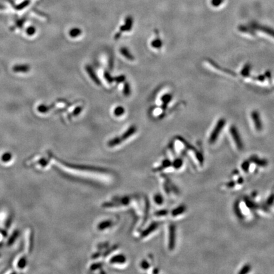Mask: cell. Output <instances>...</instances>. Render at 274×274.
Instances as JSON below:
<instances>
[{"mask_svg": "<svg viewBox=\"0 0 274 274\" xmlns=\"http://www.w3.org/2000/svg\"><path fill=\"white\" fill-rule=\"evenodd\" d=\"M53 163L67 175L82 180L98 182L104 185L110 184L114 180V173L107 169L92 165L69 163L56 158H54Z\"/></svg>", "mask_w": 274, "mask_h": 274, "instance_id": "1", "label": "cell"}, {"mask_svg": "<svg viewBox=\"0 0 274 274\" xmlns=\"http://www.w3.org/2000/svg\"><path fill=\"white\" fill-rule=\"evenodd\" d=\"M119 223L117 216H109L100 220L95 225L96 231L101 234H107L115 230Z\"/></svg>", "mask_w": 274, "mask_h": 274, "instance_id": "2", "label": "cell"}, {"mask_svg": "<svg viewBox=\"0 0 274 274\" xmlns=\"http://www.w3.org/2000/svg\"><path fill=\"white\" fill-rule=\"evenodd\" d=\"M106 262L108 266L112 269L123 270L128 266L129 260L124 253L118 251L111 255L107 259Z\"/></svg>", "mask_w": 274, "mask_h": 274, "instance_id": "3", "label": "cell"}, {"mask_svg": "<svg viewBox=\"0 0 274 274\" xmlns=\"http://www.w3.org/2000/svg\"><path fill=\"white\" fill-rule=\"evenodd\" d=\"M136 132L137 128L134 126H132V127H130L128 129V130L122 134L121 136L116 137L111 139L107 143L108 147L111 148V149H114V148L119 147L124 142L128 140L130 137H132L136 133Z\"/></svg>", "mask_w": 274, "mask_h": 274, "instance_id": "4", "label": "cell"}, {"mask_svg": "<svg viewBox=\"0 0 274 274\" xmlns=\"http://www.w3.org/2000/svg\"><path fill=\"white\" fill-rule=\"evenodd\" d=\"M159 227V222H157V221L152 222L149 225L147 226L145 225L137 234V237L140 241H147V239H149V238L153 236V234L158 230Z\"/></svg>", "mask_w": 274, "mask_h": 274, "instance_id": "5", "label": "cell"}, {"mask_svg": "<svg viewBox=\"0 0 274 274\" xmlns=\"http://www.w3.org/2000/svg\"><path fill=\"white\" fill-rule=\"evenodd\" d=\"M152 262H153V258L152 256L150 255L147 256L146 257L142 259L140 262H139V268L143 272L149 273L150 270H152L151 273H153L154 268L152 267V264H153Z\"/></svg>", "mask_w": 274, "mask_h": 274, "instance_id": "6", "label": "cell"}, {"mask_svg": "<svg viewBox=\"0 0 274 274\" xmlns=\"http://www.w3.org/2000/svg\"><path fill=\"white\" fill-rule=\"evenodd\" d=\"M225 123L226 121L224 119H221L218 121V123H216L214 129L213 130L210 135V140H209L210 143H214L216 141L221 132V130H222L224 126L225 125Z\"/></svg>", "mask_w": 274, "mask_h": 274, "instance_id": "7", "label": "cell"}, {"mask_svg": "<svg viewBox=\"0 0 274 274\" xmlns=\"http://www.w3.org/2000/svg\"><path fill=\"white\" fill-rule=\"evenodd\" d=\"M176 227L175 225L171 224L168 228V246L170 251L174 250L176 246Z\"/></svg>", "mask_w": 274, "mask_h": 274, "instance_id": "8", "label": "cell"}, {"mask_svg": "<svg viewBox=\"0 0 274 274\" xmlns=\"http://www.w3.org/2000/svg\"><path fill=\"white\" fill-rule=\"evenodd\" d=\"M230 134H231V136L233 138V140L237 147V149L239 150H242L243 149L244 145H243L242 139L241 138L240 134H239L237 129L236 128V127L232 126V127L230 129Z\"/></svg>", "mask_w": 274, "mask_h": 274, "instance_id": "9", "label": "cell"}, {"mask_svg": "<svg viewBox=\"0 0 274 274\" xmlns=\"http://www.w3.org/2000/svg\"><path fill=\"white\" fill-rule=\"evenodd\" d=\"M103 270V264L102 261H93L88 267V270L90 273H105Z\"/></svg>", "mask_w": 274, "mask_h": 274, "instance_id": "10", "label": "cell"}, {"mask_svg": "<svg viewBox=\"0 0 274 274\" xmlns=\"http://www.w3.org/2000/svg\"><path fill=\"white\" fill-rule=\"evenodd\" d=\"M251 118L252 119H253L256 129L258 130V131H261V130L262 129L263 126H262V120H261V118H260V113L256 111H253L251 113Z\"/></svg>", "mask_w": 274, "mask_h": 274, "instance_id": "11", "label": "cell"}, {"mask_svg": "<svg viewBox=\"0 0 274 274\" xmlns=\"http://www.w3.org/2000/svg\"><path fill=\"white\" fill-rule=\"evenodd\" d=\"M251 26L254 29L256 30H260V31H262L265 34H268V35H270V36L274 38V29H273L270 27H267V26H262L261 25L256 24L255 23L252 24Z\"/></svg>", "mask_w": 274, "mask_h": 274, "instance_id": "12", "label": "cell"}, {"mask_svg": "<svg viewBox=\"0 0 274 274\" xmlns=\"http://www.w3.org/2000/svg\"><path fill=\"white\" fill-rule=\"evenodd\" d=\"M170 166H172V162L171 161V160L168 159H164L161 162V163L160 164L159 166H157L155 168H154L153 170L155 172L161 171L162 170H164V169H166Z\"/></svg>", "mask_w": 274, "mask_h": 274, "instance_id": "13", "label": "cell"}, {"mask_svg": "<svg viewBox=\"0 0 274 274\" xmlns=\"http://www.w3.org/2000/svg\"><path fill=\"white\" fill-rule=\"evenodd\" d=\"M30 67L28 64H19L15 65L13 67V71L15 72H21L25 73L30 71Z\"/></svg>", "mask_w": 274, "mask_h": 274, "instance_id": "14", "label": "cell"}, {"mask_svg": "<svg viewBox=\"0 0 274 274\" xmlns=\"http://www.w3.org/2000/svg\"><path fill=\"white\" fill-rule=\"evenodd\" d=\"M133 25V19L131 17H127L125 19V24L121 27V31H129Z\"/></svg>", "mask_w": 274, "mask_h": 274, "instance_id": "15", "label": "cell"}, {"mask_svg": "<svg viewBox=\"0 0 274 274\" xmlns=\"http://www.w3.org/2000/svg\"><path fill=\"white\" fill-rule=\"evenodd\" d=\"M186 206L185 205H180L175 207L171 211V215L173 217H176L183 214L186 211Z\"/></svg>", "mask_w": 274, "mask_h": 274, "instance_id": "16", "label": "cell"}, {"mask_svg": "<svg viewBox=\"0 0 274 274\" xmlns=\"http://www.w3.org/2000/svg\"><path fill=\"white\" fill-rule=\"evenodd\" d=\"M250 161L254 163L255 164L258 165L259 166H266L268 164V162L267 160L263 159H260L258 158L256 156H252V157L250 158Z\"/></svg>", "mask_w": 274, "mask_h": 274, "instance_id": "17", "label": "cell"}, {"mask_svg": "<svg viewBox=\"0 0 274 274\" xmlns=\"http://www.w3.org/2000/svg\"><path fill=\"white\" fill-rule=\"evenodd\" d=\"M153 202L157 206H162L164 204V197L162 194L156 193L153 196Z\"/></svg>", "mask_w": 274, "mask_h": 274, "instance_id": "18", "label": "cell"}, {"mask_svg": "<svg viewBox=\"0 0 274 274\" xmlns=\"http://www.w3.org/2000/svg\"><path fill=\"white\" fill-rule=\"evenodd\" d=\"M86 69L87 72H88L89 76H90V77L91 78V79H92V80H93L96 84L100 85V81H99V80L98 79V77H97V76L95 75V74L93 70L92 69V68H91L89 66H87L86 67Z\"/></svg>", "mask_w": 274, "mask_h": 274, "instance_id": "19", "label": "cell"}, {"mask_svg": "<svg viewBox=\"0 0 274 274\" xmlns=\"http://www.w3.org/2000/svg\"><path fill=\"white\" fill-rule=\"evenodd\" d=\"M183 164L184 162L181 158H176L172 162V167L175 169H179L182 167Z\"/></svg>", "mask_w": 274, "mask_h": 274, "instance_id": "20", "label": "cell"}, {"mask_svg": "<svg viewBox=\"0 0 274 274\" xmlns=\"http://www.w3.org/2000/svg\"><path fill=\"white\" fill-rule=\"evenodd\" d=\"M244 201H245V203L246 204L247 207H249V209H251V210H255V209H257V207H258L257 204H256L253 201H251V200H250L249 199L246 198L244 199Z\"/></svg>", "mask_w": 274, "mask_h": 274, "instance_id": "21", "label": "cell"}, {"mask_svg": "<svg viewBox=\"0 0 274 274\" xmlns=\"http://www.w3.org/2000/svg\"><path fill=\"white\" fill-rule=\"evenodd\" d=\"M168 211L166 210H160L154 213V216L156 218H163L168 215Z\"/></svg>", "mask_w": 274, "mask_h": 274, "instance_id": "22", "label": "cell"}, {"mask_svg": "<svg viewBox=\"0 0 274 274\" xmlns=\"http://www.w3.org/2000/svg\"><path fill=\"white\" fill-rule=\"evenodd\" d=\"M120 51H121V54H123L125 57L127 58L128 60H134V57L133 56V55L130 53V52L128 51V49L123 48H121L120 50Z\"/></svg>", "mask_w": 274, "mask_h": 274, "instance_id": "23", "label": "cell"}, {"mask_svg": "<svg viewBox=\"0 0 274 274\" xmlns=\"http://www.w3.org/2000/svg\"><path fill=\"white\" fill-rule=\"evenodd\" d=\"M251 65L249 64H246L243 67L242 71H241V74L244 76H247L249 74L250 70H251Z\"/></svg>", "mask_w": 274, "mask_h": 274, "instance_id": "24", "label": "cell"}, {"mask_svg": "<svg viewBox=\"0 0 274 274\" xmlns=\"http://www.w3.org/2000/svg\"><path fill=\"white\" fill-rule=\"evenodd\" d=\"M81 34V30L79 28H73L69 31V35L72 38L77 37Z\"/></svg>", "mask_w": 274, "mask_h": 274, "instance_id": "25", "label": "cell"}, {"mask_svg": "<svg viewBox=\"0 0 274 274\" xmlns=\"http://www.w3.org/2000/svg\"><path fill=\"white\" fill-rule=\"evenodd\" d=\"M251 270V267L249 265H246L244 266L240 271L239 272V273L240 274H245L249 273Z\"/></svg>", "mask_w": 274, "mask_h": 274, "instance_id": "26", "label": "cell"}, {"mask_svg": "<svg viewBox=\"0 0 274 274\" xmlns=\"http://www.w3.org/2000/svg\"><path fill=\"white\" fill-rule=\"evenodd\" d=\"M162 45H163V43L159 40V39H156V40H154L152 42V46L156 48H160L162 46Z\"/></svg>", "mask_w": 274, "mask_h": 274, "instance_id": "27", "label": "cell"}, {"mask_svg": "<svg viewBox=\"0 0 274 274\" xmlns=\"http://www.w3.org/2000/svg\"><path fill=\"white\" fill-rule=\"evenodd\" d=\"M124 108L121 106L116 107L114 110V114L116 116H117L123 115L124 114Z\"/></svg>", "mask_w": 274, "mask_h": 274, "instance_id": "28", "label": "cell"}, {"mask_svg": "<svg viewBox=\"0 0 274 274\" xmlns=\"http://www.w3.org/2000/svg\"><path fill=\"white\" fill-rule=\"evenodd\" d=\"M249 165H250V163H249V160H245L244 162H243L242 165H241V168L242 169V170L247 172V171L249 170Z\"/></svg>", "mask_w": 274, "mask_h": 274, "instance_id": "29", "label": "cell"}, {"mask_svg": "<svg viewBox=\"0 0 274 274\" xmlns=\"http://www.w3.org/2000/svg\"><path fill=\"white\" fill-rule=\"evenodd\" d=\"M224 1V0H211V4L213 7H218L220 6Z\"/></svg>", "mask_w": 274, "mask_h": 274, "instance_id": "30", "label": "cell"}, {"mask_svg": "<svg viewBox=\"0 0 274 274\" xmlns=\"http://www.w3.org/2000/svg\"><path fill=\"white\" fill-rule=\"evenodd\" d=\"M195 157H196L197 160L199 162L200 164H203V163H204V158H203L202 155L201 153H200L199 152H195Z\"/></svg>", "mask_w": 274, "mask_h": 274, "instance_id": "31", "label": "cell"}, {"mask_svg": "<svg viewBox=\"0 0 274 274\" xmlns=\"http://www.w3.org/2000/svg\"><path fill=\"white\" fill-rule=\"evenodd\" d=\"M171 96L170 95H164V96L163 97L162 100H163V101L164 102V104H167L169 102V101L171 100Z\"/></svg>", "mask_w": 274, "mask_h": 274, "instance_id": "32", "label": "cell"}, {"mask_svg": "<svg viewBox=\"0 0 274 274\" xmlns=\"http://www.w3.org/2000/svg\"><path fill=\"white\" fill-rule=\"evenodd\" d=\"M273 202H274V194H272L268 198L267 201V204L268 206H271L272 205Z\"/></svg>", "mask_w": 274, "mask_h": 274, "instance_id": "33", "label": "cell"}, {"mask_svg": "<svg viewBox=\"0 0 274 274\" xmlns=\"http://www.w3.org/2000/svg\"><path fill=\"white\" fill-rule=\"evenodd\" d=\"M36 32V29L34 27H30L27 29V33L29 34V35H33V34L35 33Z\"/></svg>", "mask_w": 274, "mask_h": 274, "instance_id": "34", "label": "cell"}, {"mask_svg": "<svg viewBox=\"0 0 274 274\" xmlns=\"http://www.w3.org/2000/svg\"><path fill=\"white\" fill-rule=\"evenodd\" d=\"M124 93L125 95H129L130 93V88L128 84H126L124 88Z\"/></svg>", "mask_w": 274, "mask_h": 274, "instance_id": "35", "label": "cell"}, {"mask_svg": "<svg viewBox=\"0 0 274 274\" xmlns=\"http://www.w3.org/2000/svg\"><path fill=\"white\" fill-rule=\"evenodd\" d=\"M105 77L106 78V80L109 82H113V80H114V79H113V78L110 76V74L108 73H105Z\"/></svg>", "mask_w": 274, "mask_h": 274, "instance_id": "36", "label": "cell"}, {"mask_svg": "<svg viewBox=\"0 0 274 274\" xmlns=\"http://www.w3.org/2000/svg\"><path fill=\"white\" fill-rule=\"evenodd\" d=\"M11 158V155L9 154H4V155L3 156V159L4 160H5V161H7V160H9Z\"/></svg>", "mask_w": 274, "mask_h": 274, "instance_id": "37", "label": "cell"}, {"mask_svg": "<svg viewBox=\"0 0 274 274\" xmlns=\"http://www.w3.org/2000/svg\"><path fill=\"white\" fill-rule=\"evenodd\" d=\"M116 80L117 82H122V81H123L125 80V77H124V76H120L119 77H116Z\"/></svg>", "mask_w": 274, "mask_h": 274, "instance_id": "38", "label": "cell"}, {"mask_svg": "<svg viewBox=\"0 0 274 274\" xmlns=\"http://www.w3.org/2000/svg\"><path fill=\"white\" fill-rule=\"evenodd\" d=\"M234 185H235V182L233 181H230L228 184H227V186L228 187H233Z\"/></svg>", "mask_w": 274, "mask_h": 274, "instance_id": "39", "label": "cell"}, {"mask_svg": "<svg viewBox=\"0 0 274 274\" xmlns=\"http://www.w3.org/2000/svg\"><path fill=\"white\" fill-rule=\"evenodd\" d=\"M243 181H244V180L242 179V178L241 177H240V178H239V179H238V181H237V182H238V183H237V184H242Z\"/></svg>", "mask_w": 274, "mask_h": 274, "instance_id": "40", "label": "cell"}]
</instances>
